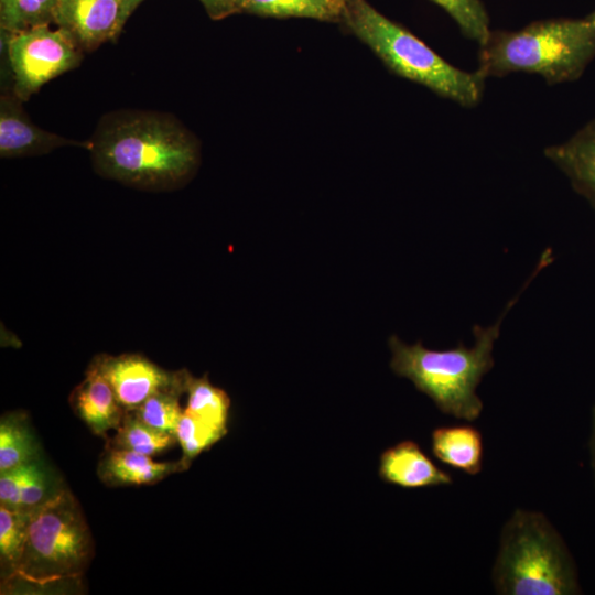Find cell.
I'll use <instances>...</instances> for the list:
<instances>
[{
  "label": "cell",
  "mask_w": 595,
  "mask_h": 595,
  "mask_svg": "<svg viewBox=\"0 0 595 595\" xmlns=\"http://www.w3.org/2000/svg\"><path fill=\"white\" fill-rule=\"evenodd\" d=\"M519 295L508 303L495 324L473 326L474 344L470 347L459 343L454 348L436 350L426 348L421 342L408 345L398 336H390L392 371L409 379L442 413L467 422L475 421L484 407L477 388L495 365L493 350L502 318Z\"/></svg>",
  "instance_id": "obj_2"
},
{
  "label": "cell",
  "mask_w": 595,
  "mask_h": 595,
  "mask_svg": "<svg viewBox=\"0 0 595 595\" xmlns=\"http://www.w3.org/2000/svg\"><path fill=\"white\" fill-rule=\"evenodd\" d=\"M143 0H123L126 11L128 15L130 17L131 13L136 10V8L142 2Z\"/></svg>",
  "instance_id": "obj_29"
},
{
  "label": "cell",
  "mask_w": 595,
  "mask_h": 595,
  "mask_svg": "<svg viewBox=\"0 0 595 595\" xmlns=\"http://www.w3.org/2000/svg\"><path fill=\"white\" fill-rule=\"evenodd\" d=\"M69 404L74 413L99 436L116 430L126 412L109 382L93 364L88 366L85 378L73 389Z\"/></svg>",
  "instance_id": "obj_12"
},
{
  "label": "cell",
  "mask_w": 595,
  "mask_h": 595,
  "mask_svg": "<svg viewBox=\"0 0 595 595\" xmlns=\"http://www.w3.org/2000/svg\"><path fill=\"white\" fill-rule=\"evenodd\" d=\"M28 520L29 510H11L0 506V559L2 566L10 570L9 578L22 556Z\"/></svg>",
  "instance_id": "obj_22"
},
{
  "label": "cell",
  "mask_w": 595,
  "mask_h": 595,
  "mask_svg": "<svg viewBox=\"0 0 595 595\" xmlns=\"http://www.w3.org/2000/svg\"><path fill=\"white\" fill-rule=\"evenodd\" d=\"M93 555L91 532L78 501L69 490L57 489L29 510L24 548L12 577L39 586L75 580Z\"/></svg>",
  "instance_id": "obj_6"
},
{
  "label": "cell",
  "mask_w": 595,
  "mask_h": 595,
  "mask_svg": "<svg viewBox=\"0 0 595 595\" xmlns=\"http://www.w3.org/2000/svg\"><path fill=\"white\" fill-rule=\"evenodd\" d=\"M128 19L123 0H58L54 23L89 52L115 40Z\"/></svg>",
  "instance_id": "obj_9"
},
{
  "label": "cell",
  "mask_w": 595,
  "mask_h": 595,
  "mask_svg": "<svg viewBox=\"0 0 595 595\" xmlns=\"http://www.w3.org/2000/svg\"><path fill=\"white\" fill-rule=\"evenodd\" d=\"M90 364L109 382L125 411L136 410L150 396L173 386L180 378V370L167 371L139 354H100Z\"/></svg>",
  "instance_id": "obj_8"
},
{
  "label": "cell",
  "mask_w": 595,
  "mask_h": 595,
  "mask_svg": "<svg viewBox=\"0 0 595 595\" xmlns=\"http://www.w3.org/2000/svg\"><path fill=\"white\" fill-rule=\"evenodd\" d=\"M224 435V432L195 419L183 410L175 432L183 451L181 461L188 468L197 455L209 448Z\"/></svg>",
  "instance_id": "obj_24"
},
{
  "label": "cell",
  "mask_w": 595,
  "mask_h": 595,
  "mask_svg": "<svg viewBox=\"0 0 595 595\" xmlns=\"http://www.w3.org/2000/svg\"><path fill=\"white\" fill-rule=\"evenodd\" d=\"M39 445L25 414L12 412L0 421V472L37 459Z\"/></svg>",
  "instance_id": "obj_19"
},
{
  "label": "cell",
  "mask_w": 595,
  "mask_h": 595,
  "mask_svg": "<svg viewBox=\"0 0 595 595\" xmlns=\"http://www.w3.org/2000/svg\"><path fill=\"white\" fill-rule=\"evenodd\" d=\"M185 393L187 402L183 410L186 413L227 433L230 400L224 390L212 385L207 375L196 378L186 370Z\"/></svg>",
  "instance_id": "obj_16"
},
{
  "label": "cell",
  "mask_w": 595,
  "mask_h": 595,
  "mask_svg": "<svg viewBox=\"0 0 595 595\" xmlns=\"http://www.w3.org/2000/svg\"><path fill=\"white\" fill-rule=\"evenodd\" d=\"M433 455L443 464L467 475L483 468L484 444L480 431L470 424L439 426L432 431Z\"/></svg>",
  "instance_id": "obj_15"
},
{
  "label": "cell",
  "mask_w": 595,
  "mask_h": 595,
  "mask_svg": "<svg viewBox=\"0 0 595 595\" xmlns=\"http://www.w3.org/2000/svg\"><path fill=\"white\" fill-rule=\"evenodd\" d=\"M21 100L12 94L0 98V156L23 158L46 154L63 147L88 149L89 141H76L45 131L24 112Z\"/></svg>",
  "instance_id": "obj_10"
},
{
  "label": "cell",
  "mask_w": 595,
  "mask_h": 595,
  "mask_svg": "<svg viewBox=\"0 0 595 595\" xmlns=\"http://www.w3.org/2000/svg\"><path fill=\"white\" fill-rule=\"evenodd\" d=\"M186 468L181 459L154 462L149 455L106 447L98 465V476L108 486L153 485Z\"/></svg>",
  "instance_id": "obj_14"
},
{
  "label": "cell",
  "mask_w": 595,
  "mask_h": 595,
  "mask_svg": "<svg viewBox=\"0 0 595 595\" xmlns=\"http://www.w3.org/2000/svg\"><path fill=\"white\" fill-rule=\"evenodd\" d=\"M13 79V94L26 101L43 85L78 66L82 50L64 30L51 24L1 33Z\"/></svg>",
  "instance_id": "obj_7"
},
{
  "label": "cell",
  "mask_w": 595,
  "mask_h": 595,
  "mask_svg": "<svg viewBox=\"0 0 595 595\" xmlns=\"http://www.w3.org/2000/svg\"><path fill=\"white\" fill-rule=\"evenodd\" d=\"M444 9L467 39L482 45L490 34L489 17L480 0H431Z\"/></svg>",
  "instance_id": "obj_23"
},
{
  "label": "cell",
  "mask_w": 595,
  "mask_h": 595,
  "mask_svg": "<svg viewBox=\"0 0 595 595\" xmlns=\"http://www.w3.org/2000/svg\"><path fill=\"white\" fill-rule=\"evenodd\" d=\"M544 155L595 209V119L565 142L548 147Z\"/></svg>",
  "instance_id": "obj_13"
},
{
  "label": "cell",
  "mask_w": 595,
  "mask_h": 595,
  "mask_svg": "<svg viewBox=\"0 0 595 595\" xmlns=\"http://www.w3.org/2000/svg\"><path fill=\"white\" fill-rule=\"evenodd\" d=\"M500 595H576L581 586L563 538L541 512L517 509L502 527L491 570Z\"/></svg>",
  "instance_id": "obj_4"
},
{
  "label": "cell",
  "mask_w": 595,
  "mask_h": 595,
  "mask_svg": "<svg viewBox=\"0 0 595 595\" xmlns=\"http://www.w3.org/2000/svg\"><path fill=\"white\" fill-rule=\"evenodd\" d=\"M58 0H0L1 33H15L52 24Z\"/></svg>",
  "instance_id": "obj_21"
},
{
  "label": "cell",
  "mask_w": 595,
  "mask_h": 595,
  "mask_svg": "<svg viewBox=\"0 0 595 595\" xmlns=\"http://www.w3.org/2000/svg\"><path fill=\"white\" fill-rule=\"evenodd\" d=\"M595 57V23L588 19L533 22L518 31H490L479 45L478 68L484 77L524 72L549 85L573 82Z\"/></svg>",
  "instance_id": "obj_3"
},
{
  "label": "cell",
  "mask_w": 595,
  "mask_h": 595,
  "mask_svg": "<svg viewBox=\"0 0 595 595\" xmlns=\"http://www.w3.org/2000/svg\"><path fill=\"white\" fill-rule=\"evenodd\" d=\"M186 370H180L176 383L150 396L141 405L132 410L136 415L148 425L174 434L183 409L180 397L185 393Z\"/></svg>",
  "instance_id": "obj_20"
},
{
  "label": "cell",
  "mask_w": 595,
  "mask_h": 595,
  "mask_svg": "<svg viewBox=\"0 0 595 595\" xmlns=\"http://www.w3.org/2000/svg\"><path fill=\"white\" fill-rule=\"evenodd\" d=\"M207 14L215 20L224 19L232 13H237L236 0H199Z\"/></svg>",
  "instance_id": "obj_27"
},
{
  "label": "cell",
  "mask_w": 595,
  "mask_h": 595,
  "mask_svg": "<svg viewBox=\"0 0 595 595\" xmlns=\"http://www.w3.org/2000/svg\"><path fill=\"white\" fill-rule=\"evenodd\" d=\"M346 24L396 74L419 83L462 107H475L485 89L478 71L453 66L407 29L366 0H345Z\"/></svg>",
  "instance_id": "obj_5"
},
{
  "label": "cell",
  "mask_w": 595,
  "mask_h": 595,
  "mask_svg": "<svg viewBox=\"0 0 595 595\" xmlns=\"http://www.w3.org/2000/svg\"><path fill=\"white\" fill-rule=\"evenodd\" d=\"M378 473L383 482L410 489L453 483L451 475L434 464L411 440L401 441L383 451Z\"/></svg>",
  "instance_id": "obj_11"
},
{
  "label": "cell",
  "mask_w": 595,
  "mask_h": 595,
  "mask_svg": "<svg viewBox=\"0 0 595 595\" xmlns=\"http://www.w3.org/2000/svg\"><path fill=\"white\" fill-rule=\"evenodd\" d=\"M345 0H236L239 12L264 17L333 20L343 14Z\"/></svg>",
  "instance_id": "obj_18"
},
{
  "label": "cell",
  "mask_w": 595,
  "mask_h": 595,
  "mask_svg": "<svg viewBox=\"0 0 595 595\" xmlns=\"http://www.w3.org/2000/svg\"><path fill=\"white\" fill-rule=\"evenodd\" d=\"M587 19L595 23V11Z\"/></svg>",
  "instance_id": "obj_30"
},
{
  "label": "cell",
  "mask_w": 595,
  "mask_h": 595,
  "mask_svg": "<svg viewBox=\"0 0 595 595\" xmlns=\"http://www.w3.org/2000/svg\"><path fill=\"white\" fill-rule=\"evenodd\" d=\"M115 431L106 447L132 451L152 457L173 447L177 442L174 434L148 425L133 411L125 412L120 425Z\"/></svg>",
  "instance_id": "obj_17"
},
{
  "label": "cell",
  "mask_w": 595,
  "mask_h": 595,
  "mask_svg": "<svg viewBox=\"0 0 595 595\" xmlns=\"http://www.w3.org/2000/svg\"><path fill=\"white\" fill-rule=\"evenodd\" d=\"M52 494H48V478L39 458L23 464L19 510L33 509Z\"/></svg>",
  "instance_id": "obj_25"
},
{
  "label": "cell",
  "mask_w": 595,
  "mask_h": 595,
  "mask_svg": "<svg viewBox=\"0 0 595 595\" xmlns=\"http://www.w3.org/2000/svg\"><path fill=\"white\" fill-rule=\"evenodd\" d=\"M22 466L0 472V506L11 510H19L20 508Z\"/></svg>",
  "instance_id": "obj_26"
},
{
  "label": "cell",
  "mask_w": 595,
  "mask_h": 595,
  "mask_svg": "<svg viewBox=\"0 0 595 595\" xmlns=\"http://www.w3.org/2000/svg\"><path fill=\"white\" fill-rule=\"evenodd\" d=\"M589 464L595 483V404L592 411L591 434L588 440Z\"/></svg>",
  "instance_id": "obj_28"
},
{
  "label": "cell",
  "mask_w": 595,
  "mask_h": 595,
  "mask_svg": "<svg viewBox=\"0 0 595 595\" xmlns=\"http://www.w3.org/2000/svg\"><path fill=\"white\" fill-rule=\"evenodd\" d=\"M102 177L143 191H173L198 164L193 136L172 115L119 110L104 116L88 144Z\"/></svg>",
  "instance_id": "obj_1"
}]
</instances>
